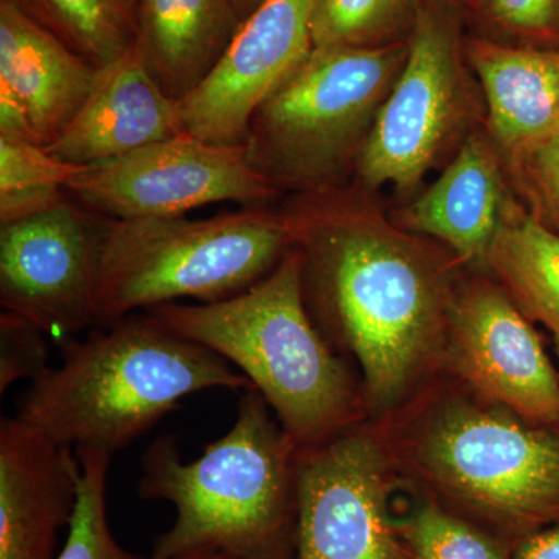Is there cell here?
I'll return each mask as SVG.
<instances>
[{
    "mask_svg": "<svg viewBox=\"0 0 559 559\" xmlns=\"http://www.w3.org/2000/svg\"><path fill=\"white\" fill-rule=\"evenodd\" d=\"M290 248L283 213L261 207L205 219L103 218L97 326L180 299H230L267 277Z\"/></svg>",
    "mask_w": 559,
    "mask_h": 559,
    "instance_id": "cell-6",
    "label": "cell"
},
{
    "mask_svg": "<svg viewBox=\"0 0 559 559\" xmlns=\"http://www.w3.org/2000/svg\"><path fill=\"white\" fill-rule=\"evenodd\" d=\"M465 53L484 90L492 139L511 159L559 134V50L469 39Z\"/></svg>",
    "mask_w": 559,
    "mask_h": 559,
    "instance_id": "cell-18",
    "label": "cell"
},
{
    "mask_svg": "<svg viewBox=\"0 0 559 559\" xmlns=\"http://www.w3.org/2000/svg\"><path fill=\"white\" fill-rule=\"evenodd\" d=\"M146 312L248 377L300 451L369 418L360 378L331 348L308 311L294 248L267 277L238 296L215 304L160 305Z\"/></svg>",
    "mask_w": 559,
    "mask_h": 559,
    "instance_id": "cell-5",
    "label": "cell"
},
{
    "mask_svg": "<svg viewBox=\"0 0 559 559\" xmlns=\"http://www.w3.org/2000/svg\"><path fill=\"white\" fill-rule=\"evenodd\" d=\"M80 460L22 419L0 421V559H53L79 503Z\"/></svg>",
    "mask_w": 559,
    "mask_h": 559,
    "instance_id": "cell-15",
    "label": "cell"
},
{
    "mask_svg": "<svg viewBox=\"0 0 559 559\" xmlns=\"http://www.w3.org/2000/svg\"><path fill=\"white\" fill-rule=\"evenodd\" d=\"M373 419L407 492L511 550L559 522V428L481 399L441 370Z\"/></svg>",
    "mask_w": 559,
    "mask_h": 559,
    "instance_id": "cell-2",
    "label": "cell"
},
{
    "mask_svg": "<svg viewBox=\"0 0 559 559\" xmlns=\"http://www.w3.org/2000/svg\"><path fill=\"white\" fill-rule=\"evenodd\" d=\"M66 190L81 207L119 221L175 218L221 202L261 207L278 193L250 164L246 145H215L187 132L86 167Z\"/></svg>",
    "mask_w": 559,
    "mask_h": 559,
    "instance_id": "cell-10",
    "label": "cell"
},
{
    "mask_svg": "<svg viewBox=\"0 0 559 559\" xmlns=\"http://www.w3.org/2000/svg\"><path fill=\"white\" fill-rule=\"evenodd\" d=\"M407 50V39L377 47H314L250 121V164L278 190H336L356 165Z\"/></svg>",
    "mask_w": 559,
    "mask_h": 559,
    "instance_id": "cell-7",
    "label": "cell"
},
{
    "mask_svg": "<svg viewBox=\"0 0 559 559\" xmlns=\"http://www.w3.org/2000/svg\"><path fill=\"white\" fill-rule=\"evenodd\" d=\"M489 21L527 38H551L559 33V0H480Z\"/></svg>",
    "mask_w": 559,
    "mask_h": 559,
    "instance_id": "cell-27",
    "label": "cell"
},
{
    "mask_svg": "<svg viewBox=\"0 0 559 559\" xmlns=\"http://www.w3.org/2000/svg\"><path fill=\"white\" fill-rule=\"evenodd\" d=\"M103 216L69 194L0 224V304L58 341L97 329Z\"/></svg>",
    "mask_w": 559,
    "mask_h": 559,
    "instance_id": "cell-11",
    "label": "cell"
},
{
    "mask_svg": "<svg viewBox=\"0 0 559 559\" xmlns=\"http://www.w3.org/2000/svg\"><path fill=\"white\" fill-rule=\"evenodd\" d=\"M173 559H235L231 555L226 554V551L219 550H197L190 551V554L180 555V557H176Z\"/></svg>",
    "mask_w": 559,
    "mask_h": 559,
    "instance_id": "cell-31",
    "label": "cell"
},
{
    "mask_svg": "<svg viewBox=\"0 0 559 559\" xmlns=\"http://www.w3.org/2000/svg\"><path fill=\"white\" fill-rule=\"evenodd\" d=\"M240 25L230 0H139L134 50L179 102L218 64Z\"/></svg>",
    "mask_w": 559,
    "mask_h": 559,
    "instance_id": "cell-19",
    "label": "cell"
},
{
    "mask_svg": "<svg viewBox=\"0 0 559 559\" xmlns=\"http://www.w3.org/2000/svg\"><path fill=\"white\" fill-rule=\"evenodd\" d=\"M299 448L257 389L242 390L226 436L186 462L175 437H159L142 457L139 496L165 500L176 520L154 540L151 559L197 550L235 559H296Z\"/></svg>",
    "mask_w": 559,
    "mask_h": 559,
    "instance_id": "cell-3",
    "label": "cell"
},
{
    "mask_svg": "<svg viewBox=\"0 0 559 559\" xmlns=\"http://www.w3.org/2000/svg\"><path fill=\"white\" fill-rule=\"evenodd\" d=\"M186 132L178 102L132 50L100 70L83 108L44 148L66 164L95 167Z\"/></svg>",
    "mask_w": 559,
    "mask_h": 559,
    "instance_id": "cell-16",
    "label": "cell"
},
{
    "mask_svg": "<svg viewBox=\"0 0 559 559\" xmlns=\"http://www.w3.org/2000/svg\"><path fill=\"white\" fill-rule=\"evenodd\" d=\"M425 0H314V47H377L403 40L411 33Z\"/></svg>",
    "mask_w": 559,
    "mask_h": 559,
    "instance_id": "cell-24",
    "label": "cell"
},
{
    "mask_svg": "<svg viewBox=\"0 0 559 559\" xmlns=\"http://www.w3.org/2000/svg\"><path fill=\"white\" fill-rule=\"evenodd\" d=\"M282 213L312 320L358 362L367 415L389 414L440 371L457 286L450 266L337 189Z\"/></svg>",
    "mask_w": 559,
    "mask_h": 559,
    "instance_id": "cell-1",
    "label": "cell"
},
{
    "mask_svg": "<svg viewBox=\"0 0 559 559\" xmlns=\"http://www.w3.org/2000/svg\"><path fill=\"white\" fill-rule=\"evenodd\" d=\"M509 202L492 143L474 134L443 175L404 210L401 223L444 242L463 263L485 267Z\"/></svg>",
    "mask_w": 559,
    "mask_h": 559,
    "instance_id": "cell-17",
    "label": "cell"
},
{
    "mask_svg": "<svg viewBox=\"0 0 559 559\" xmlns=\"http://www.w3.org/2000/svg\"><path fill=\"white\" fill-rule=\"evenodd\" d=\"M407 44L406 62L356 159L369 189L414 187L468 116L465 43L454 0H425Z\"/></svg>",
    "mask_w": 559,
    "mask_h": 559,
    "instance_id": "cell-8",
    "label": "cell"
},
{
    "mask_svg": "<svg viewBox=\"0 0 559 559\" xmlns=\"http://www.w3.org/2000/svg\"><path fill=\"white\" fill-rule=\"evenodd\" d=\"M485 267L530 322H539L559 345V231L507 205Z\"/></svg>",
    "mask_w": 559,
    "mask_h": 559,
    "instance_id": "cell-20",
    "label": "cell"
},
{
    "mask_svg": "<svg viewBox=\"0 0 559 559\" xmlns=\"http://www.w3.org/2000/svg\"><path fill=\"white\" fill-rule=\"evenodd\" d=\"M81 465L79 503L64 546L53 559H151L121 547L108 521L110 457L103 451H75Z\"/></svg>",
    "mask_w": 559,
    "mask_h": 559,
    "instance_id": "cell-25",
    "label": "cell"
},
{
    "mask_svg": "<svg viewBox=\"0 0 559 559\" xmlns=\"http://www.w3.org/2000/svg\"><path fill=\"white\" fill-rule=\"evenodd\" d=\"M511 559H559V522L522 539Z\"/></svg>",
    "mask_w": 559,
    "mask_h": 559,
    "instance_id": "cell-29",
    "label": "cell"
},
{
    "mask_svg": "<svg viewBox=\"0 0 559 559\" xmlns=\"http://www.w3.org/2000/svg\"><path fill=\"white\" fill-rule=\"evenodd\" d=\"M43 329L16 312L0 314V393L16 381H36L49 366V345Z\"/></svg>",
    "mask_w": 559,
    "mask_h": 559,
    "instance_id": "cell-26",
    "label": "cell"
},
{
    "mask_svg": "<svg viewBox=\"0 0 559 559\" xmlns=\"http://www.w3.org/2000/svg\"><path fill=\"white\" fill-rule=\"evenodd\" d=\"M314 0H264L241 22L218 64L178 102L187 134L241 146L257 110L314 49Z\"/></svg>",
    "mask_w": 559,
    "mask_h": 559,
    "instance_id": "cell-13",
    "label": "cell"
},
{
    "mask_svg": "<svg viewBox=\"0 0 559 559\" xmlns=\"http://www.w3.org/2000/svg\"><path fill=\"white\" fill-rule=\"evenodd\" d=\"M395 500V522L415 559H511V550L488 532L412 495Z\"/></svg>",
    "mask_w": 559,
    "mask_h": 559,
    "instance_id": "cell-23",
    "label": "cell"
},
{
    "mask_svg": "<svg viewBox=\"0 0 559 559\" xmlns=\"http://www.w3.org/2000/svg\"><path fill=\"white\" fill-rule=\"evenodd\" d=\"M520 165L533 193L559 229V134L525 154Z\"/></svg>",
    "mask_w": 559,
    "mask_h": 559,
    "instance_id": "cell-28",
    "label": "cell"
},
{
    "mask_svg": "<svg viewBox=\"0 0 559 559\" xmlns=\"http://www.w3.org/2000/svg\"><path fill=\"white\" fill-rule=\"evenodd\" d=\"M230 2L231 5H234L235 11H237L238 17H240V21L242 22L249 16V14H252L253 11L259 9L264 0H230Z\"/></svg>",
    "mask_w": 559,
    "mask_h": 559,
    "instance_id": "cell-30",
    "label": "cell"
},
{
    "mask_svg": "<svg viewBox=\"0 0 559 559\" xmlns=\"http://www.w3.org/2000/svg\"><path fill=\"white\" fill-rule=\"evenodd\" d=\"M84 168L57 159L38 143L0 135V224L57 204Z\"/></svg>",
    "mask_w": 559,
    "mask_h": 559,
    "instance_id": "cell-22",
    "label": "cell"
},
{
    "mask_svg": "<svg viewBox=\"0 0 559 559\" xmlns=\"http://www.w3.org/2000/svg\"><path fill=\"white\" fill-rule=\"evenodd\" d=\"M100 70L14 0H0V135L50 145L83 108Z\"/></svg>",
    "mask_w": 559,
    "mask_h": 559,
    "instance_id": "cell-14",
    "label": "cell"
},
{
    "mask_svg": "<svg viewBox=\"0 0 559 559\" xmlns=\"http://www.w3.org/2000/svg\"><path fill=\"white\" fill-rule=\"evenodd\" d=\"M401 489L373 418L301 450L296 559H415L396 527Z\"/></svg>",
    "mask_w": 559,
    "mask_h": 559,
    "instance_id": "cell-9",
    "label": "cell"
},
{
    "mask_svg": "<svg viewBox=\"0 0 559 559\" xmlns=\"http://www.w3.org/2000/svg\"><path fill=\"white\" fill-rule=\"evenodd\" d=\"M62 360L25 393L16 417L75 451L114 455L209 389H253L212 349L134 312L84 340L60 341Z\"/></svg>",
    "mask_w": 559,
    "mask_h": 559,
    "instance_id": "cell-4",
    "label": "cell"
},
{
    "mask_svg": "<svg viewBox=\"0 0 559 559\" xmlns=\"http://www.w3.org/2000/svg\"><path fill=\"white\" fill-rule=\"evenodd\" d=\"M33 21L97 69L134 50L139 0H14Z\"/></svg>",
    "mask_w": 559,
    "mask_h": 559,
    "instance_id": "cell-21",
    "label": "cell"
},
{
    "mask_svg": "<svg viewBox=\"0 0 559 559\" xmlns=\"http://www.w3.org/2000/svg\"><path fill=\"white\" fill-rule=\"evenodd\" d=\"M557 347V355H558V367H559V345H555ZM559 370V369H558Z\"/></svg>",
    "mask_w": 559,
    "mask_h": 559,
    "instance_id": "cell-32",
    "label": "cell"
},
{
    "mask_svg": "<svg viewBox=\"0 0 559 559\" xmlns=\"http://www.w3.org/2000/svg\"><path fill=\"white\" fill-rule=\"evenodd\" d=\"M440 370L528 421L559 428V370L499 283H457Z\"/></svg>",
    "mask_w": 559,
    "mask_h": 559,
    "instance_id": "cell-12",
    "label": "cell"
}]
</instances>
